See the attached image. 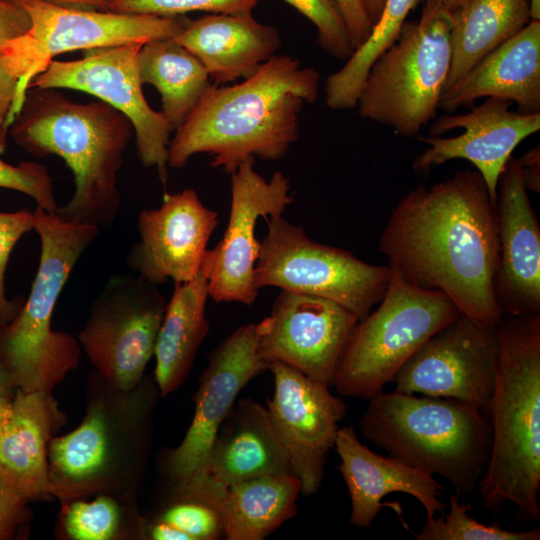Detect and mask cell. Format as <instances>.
Wrapping results in <instances>:
<instances>
[{"label": "cell", "instance_id": "5bb4252c", "mask_svg": "<svg viewBox=\"0 0 540 540\" xmlns=\"http://www.w3.org/2000/svg\"><path fill=\"white\" fill-rule=\"evenodd\" d=\"M498 356V323L460 314L425 341L400 368L392 380L394 390L486 408Z\"/></svg>", "mask_w": 540, "mask_h": 540}, {"label": "cell", "instance_id": "7c38bea8", "mask_svg": "<svg viewBox=\"0 0 540 540\" xmlns=\"http://www.w3.org/2000/svg\"><path fill=\"white\" fill-rule=\"evenodd\" d=\"M166 304L159 286L134 273L108 279L77 340L109 385L130 391L142 382Z\"/></svg>", "mask_w": 540, "mask_h": 540}, {"label": "cell", "instance_id": "bcb514c9", "mask_svg": "<svg viewBox=\"0 0 540 540\" xmlns=\"http://www.w3.org/2000/svg\"><path fill=\"white\" fill-rule=\"evenodd\" d=\"M15 390L13 377L0 356V396L13 394Z\"/></svg>", "mask_w": 540, "mask_h": 540}, {"label": "cell", "instance_id": "4316f807", "mask_svg": "<svg viewBox=\"0 0 540 540\" xmlns=\"http://www.w3.org/2000/svg\"><path fill=\"white\" fill-rule=\"evenodd\" d=\"M208 297V282L201 269L191 281L174 284L154 349V381L161 396L180 387L192 369L209 332Z\"/></svg>", "mask_w": 540, "mask_h": 540}, {"label": "cell", "instance_id": "b9f144b4", "mask_svg": "<svg viewBox=\"0 0 540 540\" xmlns=\"http://www.w3.org/2000/svg\"><path fill=\"white\" fill-rule=\"evenodd\" d=\"M30 28V18L11 0H0V49Z\"/></svg>", "mask_w": 540, "mask_h": 540}, {"label": "cell", "instance_id": "277c9868", "mask_svg": "<svg viewBox=\"0 0 540 540\" xmlns=\"http://www.w3.org/2000/svg\"><path fill=\"white\" fill-rule=\"evenodd\" d=\"M499 356L486 406L490 453L478 483L493 513L513 504L527 521L540 520V314L504 315Z\"/></svg>", "mask_w": 540, "mask_h": 540}, {"label": "cell", "instance_id": "7bdbcfd3", "mask_svg": "<svg viewBox=\"0 0 540 540\" xmlns=\"http://www.w3.org/2000/svg\"><path fill=\"white\" fill-rule=\"evenodd\" d=\"M521 174L525 188L530 191L540 192V148L533 147L520 158Z\"/></svg>", "mask_w": 540, "mask_h": 540}, {"label": "cell", "instance_id": "ffe728a7", "mask_svg": "<svg viewBox=\"0 0 540 540\" xmlns=\"http://www.w3.org/2000/svg\"><path fill=\"white\" fill-rule=\"evenodd\" d=\"M218 213L206 207L193 188L170 194L162 204L138 215L139 240L127 253L125 263L136 275L160 286L194 279L200 272Z\"/></svg>", "mask_w": 540, "mask_h": 540}, {"label": "cell", "instance_id": "681fc988", "mask_svg": "<svg viewBox=\"0 0 540 540\" xmlns=\"http://www.w3.org/2000/svg\"><path fill=\"white\" fill-rule=\"evenodd\" d=\"M530 16L532 20H540V0H529Z\"/></svg>", "mask_w": 540, "mask_h": 540}, {"label": "cell", "instance_id": "7402d4cb", "mask_svg": "<svg viewBox=\"0 0 540 540\" xmlns=\"http://www.w3.org/2000/svg\"><path fill=\"white\" fill-rule=\"evenodd\" d=\"M334 448L340 458L338 469L350 497L351 525L370 527L385 504L382 499L394 492L417 499L429 518L446 509L440 499L444 488L434 476L389 455L371 451L358 439L353 426L339 427Z\"/></svg>", "mask_w": 540, "mask_h": 540}, {"label": "cell", "instance_id": "c3c4849f", "mask_svg": "<svg viewBox=\"0 0 540 540\" xmlns=\"http://www.w3.org/2000/svg\"><path fill=\"white\" fill-rule=\"evenodd\" d=\"M14 394V393H13ZM13 394L0 396V434L9 415Z\"/></svg>", "mask_w": 540, "mask_h": 540}, {"label": "cell", "instance_id": "7dc6e473", "mask_svg": "<svg viewBox=\"0 0 540 540\" xmlns=\"http://www.w3.org/2000/svg\"><path fill=\"white\" fill-rule=\"evenodd\" d=\"M362 2L369 19L374 25L382 12L385 0H362Z\"/></svg>", "mask_w": 540, "mask_h": 540}, {"label": "cell", "instance_id": "44dd1931", "mask_svg": "<svg viewBox=\"0 0 540 540\" xmlns=\"http://www.w3.org/2000/svg\"><path fill=\"white\" fill-rule=\"evenodd\" d=\"M498 253L493 294L502 316L540 314V226L511 156L497 184Z\"/></svg>", "mask_w": 540, "mask_h": 540}, {"label": "cell", "instance_id": "7a4b0ae2", "mask_svg": "<svg viewBox=\"0 0 540 540\" xmlns=\"http://www.w3.org/2000/svg\"><path fill=\"white\" fill-rule=\"evenodd\" d=\"M320 75L288 55H274L239 84H209L175 130L168 167L206 153L210 165L233 173L247 158L278 160L300 133V113L319 95Z\"/></svg>", "mask_w": 540, "mask_h": 540}, {"label": "cell", "instance_id": "30bf717a", "mask_svg": "<svg viewBox=\"0 0 540 540\" xmlns=\"http://www.w3.org/2000/svg\"><path fill=\"white\" fill-rule=\"evenodd\" d=\"M30 18V28L1 52L18 78L9 127L19 113L31 80L59 54L76 50L146 43L173 38L189 22L185 15L156 16L85 10L44 0H11Z\"/></svg>", "mask_w": 540, "mask_h": 540}, {"label": "cell", "instance_id": "f6af8a7d", "mask_svg": "<svg viewBox=\"0 0 540 540\" xmlns=\"http://www.w3.org/2000/svg\"><path fill=\"white\" fill-rule=\"evenodd\" d=\"M62 6L70 7H90L100 10H106L109 0H44Z\"/></svg>", "mask_w": 540, "mask_h": 540}, {"label": "cell", "instance_id": "603a6c76", "mask_svg": "<svg viewBox=\"0 0 540 540\" xmlns=\"http://www.w3.org/2000/svg\"><path fill=\"white\" fill-rule=\"evenodd\" d=\"M483 97L509 100L523 114L540 113V20L484 56L443 92L439 108L453 112Z\"/></svg>", "mask_w": 540, "mask_h": 540}, {"label": "cell", "instance_id": "9c48e42d", "mask_svg": "<svg viewBox=\"0 0 540 540\" xmlns=\"http://www.w3.org/2000/svg\"><path fill=\"white\" fill-rule=\"evenodd\" d=\"M391 271L378 307L358 321L342 354L332 386L343 396L381 393L425 341L461 314L442 292Z\"/></svg>", "mask_w": 540, "mask_h": 540}, {"label": "cell", "instance_id": "ee69618b", "mask_svg": "<svg viewBox=\"0 0 540 540\" xmlns=\"http://www.w3.org/2000/svg\"><path fill=\"white\" fill-rule=\"evenodd\" d=\"M143 537L151 540H190L185 533L157 518L144 522Z\"/></svg>", "mask_w": 540, "mask_h": 540}, {"label": "cell", "instance_id": "1f68e13d", "mask_svg": "<svg viewBox=\"0 0 540 540\" xmlns=\"http://www.w3.org/2000/svg\"><path fill=\"white\" fill-rule=\"evenodd\" d=\"M422 0H385L382 12L365 42L325 83V104L332 110L356 108L357 100L376 59L396 41L409 12Z\"/></svg>", "mask_w": 540, "mask_h": 540}, {"label": "cell", "instance_id": "4dcf8cb0", "mask_svg": "<svg viewBox=\"0 0 540 540\" xmlns=\"http://www.w3.org/2000/svg\"><path fill=\"white\" fill-rule=\"evenodd\" d=\"M171 493L156 517L190 540L225 539L228 486L206 472L172 482Z\"/></svg>", "mask_w": 540, "mask_h": 540}, {"label": "cell", "instance_id": "ac0fdd59", "mask_svg": "<svg viewBox=\"0 0 540 540\" xmlns=\"http://www.w3.org/2000/svg\"><path fill=\"white\" fill-rule=\"evenodd\" d=\"M512 102L488 97L470 112L444 115L429 128V137L417 139L429 145L413 162L419 173L453 159L472 163L482 176L491 200L496 203L499 176L514 149L540 129V113L510 110Z\"/></svg>", "mask_w": 540, "mask_h": 540}, {"label": "cell", "instance_id": "5b68a950", "mask_svg": "<svg viewBox=\"0 0 540 540\" xmlns=\"http://www.w3.org/2000/svg\"><path fill=\"white\" fill-rule=\"evenodd\" d=\"M359 429L389 456L445 478L459 497L475 490L487 467L491 425L477 405L382 391L369 399Z\"/></svg>", "mask_w": 540, "mask_h": 540}, {"label": "cell", "instance_id": "6da1fadb", "mask_svg": "<svg viewBox=\"0 0 540 540\" xmlns=\"http://www.w3.org/2000/svg\"><path fill=\"white\" fill-rule=\"evenodd\" d=\"M495 204L477 170L409 191L392 209L378 249L407 281L445 294L469 318L498 323Z\"/></svg>", "mask_w": 540, "mask_h": 540}, {"label": "cell", "instance_id": "74e56055", "mask_svg": "<svg viewBox=\"0 0 540 540\" xmlns=\"http://www.w3.org/2000/svg\"><path fill=\"white\" fill-rule=\"evenodd\" d=\"M0 188L15 190L30 196L36 207L55 214L59 205L53 181L43 164L24 161L17 165L0 158Z\"/></svg>", "mask_w": 540, "mask_h": 540}, {"label": "cell", "instance_id": "f907efd6", "mask_svg": "<svg viewBox=\"0 0 540 540\" xmlns=\"http://www.w3.org/2000/svg\"><path fill=\"white\" fill-rule=\"evenodd\" d=\"M444 4L450 11H455L462 6L467 0H438Z\"/></svg>", "mask_w": 540, "mask_h": 540}, {"label": "cell", "instance_id": "8fae6325", "mask_svg": "<svg viewBox=\"0 0 540 540\" xmlns=\"http://www.w3.org/2000/svg\"><path fill=\"white\" fill-rule=\"evenodd\" d=\"M263 219L267 233L260 241L254 272L258 290L277 287L329 299L359 320L381 301L391 278L388 265H372L346 250L315 242L282 215Z\"/></svg>", "mask_w": 540, "mask_h": 540}, {"label": "cell", "instance_id": "ba28073f", "mask_svg": "<svg viewBox=\"0 0 540 540\" xmlns=\"http://www.w3.org/2000/svg\"><path fill=\"white\" fill-rule=\"evenodd\" d=\"M453 13L426 0L420 19L405 22L371 66L357 100L362 118L416 136L437 115L452 61Z\"/></svg>", "mask_w": 540, "mask_h": 540}, {"label": "cell", "instance_id": "d6a6232c", "mask_svg": "<svg viewBox=\"0 0 540 540\" xmlns=\"http://www.w3.org/2000/svg\"><path fill=\"white\" fill-rule=\"evenodd\" d=\"M456 494L449 496L448 513L442 517H426L417 540H539L540 529L511 531L499 523L485 525L468 515L471 504L460 503Z\"/></svg>", "mask_w": 540, "mask_h": 540}, {"label": "cell", "instance_id": "2e32d148", "mask_svg": "<svg viewBox=\"0 0 540 540\" xmlns=\"http://www.w3.org/2000/svg\"><path fill=\"white\" fill-rule=\"evenodd\" d=\"M358 321L332 300L281 290L257 323L258 352L269 364L282 362L330 387Z\"/></svg>", "mask_w": 540, "mask_h": 540}, {"label": "cell", "instance_id": "8d00e7d4", "mask_svg": "<svg viewBox=\"0 0 540 540\" xmlns=\"http://www.w3.org/2000/svg\"><path fill=\"white\" fill-rule=\"evenodd\" d=\"M34 228V211L28 208L15 212L0 211V330L17 316L25 301L23 297H7L5 278L13 249Z\"/></svg>", "mask_w": 540, "mask_h": 540}, {"label": "cell", "instance_id": "52a82bcc", "mask_svg": "<svg viewBox=\"0 0 540 540\" xmlns=\"http://www.w3.org/2000/svg\"><path fill=\"white\" fill-rule=\"evenodd\" d=\"M41 252L30 294L17 316L0 330V356L16 389L52 393L80 359L72 335L52 329L53 312L69 276L100 228L73 223L36 207Z\"/></svg>", "mask_w": 540, "mask_h": 540}, {"label": "cell", "instance_id": "f35d334b", "mask_svg": "<svg viewBox=\"0 0 540 540\" xmlns=\"http://www.w3.org/2000/svg\"><path fill=\"white\" fill-rule=\"evenodd\" d=\"M30 500L0 479V540L14 539L28 522Z\"/></svg>", "mask_w": 540, "mask_h": 540}, {"label": "cell", "instance_id": "d6986e66", "mask_svg": "<svg viewBox=\"0 0 540 540\" xmlns=\"http://www.w3.org/2000/svg\"><path fill=\"white\" fill-rule=\"evenodd\" d=\"M258 352L257 323L235 329L208 356L195 393L191 424L168 461L172 482L209 472L214 436L246 384L269 370Z\"/></svg>", "mask_w": 540, "mask_h": 540}, {"label": "cell", "instance_id": "3957f363", "mask_svg": "<svg viewBox=\"0 0 540 540\" xmlns=\"http://www.w3.org/2000/svg\"><path fill=\"white\" fill-rule=\"evenodd\" d=\"M133 134L131 121L108 103H77L55 88L28 89L9 127L24 151L39 158L57 155L71 169L74 193L55 215L100 229L118 216V175Z\"/></svg>", "mask_w": 540, "mask_h": 540}, {"label": "cell", "instance_id": "f1b7e54d", "mask_svg": "<svg viewBox=\"0 0 540 540\" xmlns=\"http://www.w3.org/2000/svg\"><path fill=\"white\" fill-rule=\"evenodd\" d=\"M137 64L141 83L151 84L159 91L161 113L176 130L210 84L206 69L174 38L144 43Z\"/></svg>", "mask_w": 540, "mask_h": 540}, {"label": "cell", "instance_id": "836d02e7", "mask_svg": "<svg viewBox=\"0 0 540 540\" xmlns=\"http://www.w3.org/2000/svg\"><path fill=\"white\" fill-rule=\"evenodd\" d=\"M121 511L115 498L101 494L91 501L76 499L63 509V527L74 540H111L118 536Z\"/></svg>", "mask_w": 540, "mask_h": 540}, {"label": "cell", "instance_id": "4fadbf2b", "mask_svg": "<svg viewBox=\"0 0 540 540\" xmlns=\"http://www.w3.org/2000/svg\"><path fill=\"white\" fill-rule=\"evenodd\" d=\"M144 43L85 50L81 59L52 60L28 89H73L96 96L122 112L132 123L137 155L143 166L155 168L165 185L168 177L170 124L146 101L137 58Z\"/></svg>", "mask_w": 540, "mask_h": 540}, {"label": "cell", "instance_id": "f546056e", "mask_svg": "<svg viewBox=\"0 0 540 540\" xmlns=\"http://www.w3.org/2000/svg\"><path fill=\"white\" fill-rule=\"evenodd\" d=\"M294 474L264 475L228 486L225 539L263 540L297 513Z\"/></svg>", "mask_w": 540, "mask_h": 540}, {"label": "cell", "instance_id": "484cf974", "mask_svg": "<svg viewBox=\"0 0 540 540\" xmlns=\"http://www.w3.org/2000/svg\"><path fill=\"white\" fill-rule=\"evenodd\" d=\"M208 471L227 486L264 475L294 474L266 407L251 398L236 400L211 443Z\"/></svg>", "mask_w": 540, "mask_h": 540}, {"label": "cell", "instance_id": "8992f818", "mask_svg": "<svg viewBox=\"0 0 540 540\" xmlns=\"http://www.w3.org/2000/svg\"><path fill=\"white\" fill-rule=\"evenodd\" d=\"M99 377L101 390L93 393L82 422L49 443L48 492L64 503L125 486L132 490L147 464L160 394L155 381L143 379L121 391Z\"/></svg>", "mask_w": 540, "mask_h": 540}, {"label": "cell", "instance_id": "e0dca14e", "mask_svg": "<svg viewBox=\"0 0 540 540\" xmlns=\"http://www.w3.org/2000/svg\"><path fill=\"white\" fill-rule=\"evenodd\" d=\"M269 370L274 378L273 396L266 407L269 418L300 481L301 494L311 496L322 485L346 405L329 386L289 365L273 361Z\"/></svg>", "mask_w": 540, "mask_h": 540}, {"label": "cell", "instance_id": "d4e9b609", "mask_svg": "<svg viewBox=\"0 0 540 540\" xmlns=\"http://www.w3.org/2000/svg\"><path fill=\"white\" fill-rule=\"evenodd\" d=\"M64 419L52 393L15 390L0 434V479L30 501L49 495V443Z\"/></svg>", "mask_w": 540, "mask_h": 540}, {"label": "cell", "instance_id": "9a60e30c", "mask_svg": "<svg viewBox=\"0 0 540 540\" xmlns=\"http://www.w3.org/2000/svg\"><path fill=\"white\" fill-rule=\"evenodd\" d=\"M255 158L243 161L231 173V201L225 232L207 249L201 270L208 282L209 297L216 302L252 305L259 290L254 272L260 241L255 236L260 218L280 216L293 202L290 179L275 171L266 180L254 168Z\"/></svg>", "mask_w": 540, "mask_h": 540}, {"label": "cell", "instance_id": "d590c367", "mask_svg": "<svg viewBox=\"0 0 540 540\" xmlns=\"http://www.w3.org/2000/svg\"><path fill=\"white\" fill-rule=\"evenodd\" d=\"M261 0H109L106 11L123 14L180 16L188 12H252Z\"/></svg>", "mask_w": 540, "mask_h": 540}, {"label": "cell", "instance_id": "e575fe53", "mask_svg": "<svg viewBox=\"0 0 540 540\" xmlns=\"http://www.w3.org/2000/svg\"><path fill=\"white\" fill-rule=\"evenodd\" d=\"M311 21L318 45L331 56L346 61L354 49L347 26L334 0H284Z\"/></svg>", "mask_w": 540, "mask_h": 540}, {"label": "cell", "instance_id": "cb8c5ba5", "mask_svg": "<svg viewBox=\"0 0 540 540\" xmlns=\"http://www.w3.org/2000/svg\"><path fill=\"white\" fill-rule=\"evenodd\" d=\"M173 38L200 60L215 85L250 77L281 45L277 28L258 22L252 12L189 20Z\"/></svg>", "mask_w": 540, "mask_h": 540}, {"label": "cell", "instance_id": "60d3db41", "mask_svg": "<svg viewBox=\"0 0 540 540\" xmlns=\"http://www.w3.org/2000/svg\"><path fill=\"white\" fill-rule=\"evenodd\" d=\"M18 78L6 64L0 50V155L6 151L9 118L14 105Z\"/></svg>", "mask_w": 540, "mask_h": 540}, {"label": "cell", "instance_id": "ab89813d", "mask_svg": "<svg viewBox=\"0 0 540 540\" xmlns=\"http://www.w3.org/2000/svg\"><path fill=\"white\" fill-rule=\"evenodd\" d=\"M347 26L355 50L370 35L373 23L368 17L362 0H334Z\"/></svg>", "mask_w": 540, "mask_h": 540}, {"label": "cell", "instance_id": "83f0119b", "mask_svg": "<svg viewBox=\"0 0 540 540\" xmlns=\"http://www.w3.org/2000/svg\"><path fill=\"white\" fill-rule=\"evenodd\" d=\"M452 13V61L444 91L532 20L529 0H467Z\"/></svg>", "mask_w": 540, "mask_h": 540}]
</instances>
